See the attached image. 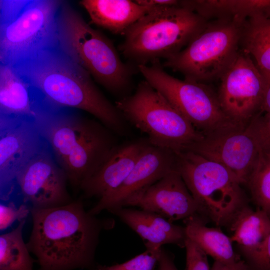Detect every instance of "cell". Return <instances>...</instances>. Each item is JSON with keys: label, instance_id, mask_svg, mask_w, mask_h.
I'll list each match as a JSON object with an SVG mask.
<instances>
[{"label": "cell", "instance_id": "obj_9", "mask_svg": "<svg viewBox=\"0 0 270 270\" xmlns=\"http://www.w3.org/2000/svg\"><path fill=\"white\" fill-rule=\"evenodd\" d=\"M144 80L160 92L200 132L215 134L244 126L224 112L218 95L204 83L178 79L167 73L160 61L138 66Z\"/></svg>", "mask_w": 270, "mask_h": 270}, {"label": "cell", "instance_id": "obj_26", "mask_svg": "<svg viewBox=\"0 0 270 270\" xmlns=\"http://www.w3.org/2000/svg\"><path fill=\"white\" fill-rule=\"evenodd\" d=\"M246 184L259 208L270 217V150L260 149Z\"/></svg>", "mask_w": 270, "mask_h": 270}, {"label": "cell", "instance_id": "obj_29", "mask_svg": "<svg viewBox=\"0 0 270 270\" xmlns=\"http://www.w3.org/2000/svg\"><path fill=\"white\" fill-rule=\"evenodd\" d=\"M260 149L270 150V112L256 114L249 122Z\"/></svg>", "mask_w": 270, "mask_h": 270}, {"label": "cell", "instance_id": "obj_19", "mask_svg": "<svg viewBox=\"0 0 270 270\" xmlns=\"http://www.w3.org/2000/svg\"><path fill=\"white\" fill-rule=\"evenodd\" d=\"M91 22L116 34L124 35L140 18L156 7L141 5L136 0H83Z\"/></svg>", "mask_w": 270, "mask_h": 270}, {"label": "cell", "instance_id": "obj_14", "mask_svg": "<svg viewBox=\"0 0 270 270\" xmlns=\"http://www.w3.org/2000/svg\"><path fill=\"white\" fill-rule=\"evenodd\" d=\"M186 150L220 164L241 184H246L260 148L248 123L230 130L203 134Z\"/></svg>", "mask_w": 270, "mask_h": 270}, {"label": "cell", "instance_id": "obj_17", "mask_svg": "<svg viewBox=\"0 0 270 270\" xmlns=\"http://www.w3.org/2000/svg\"><path fill=\"white\" fill-rule=\"evenodd\" d=\"M149 144L138 140L118 144L97 170L81 186L86 196L102 200L111 195L127 178Z\"/></svg>", "mask_w": 270, "mask_h": 270}, {"label": "cell", "instance_id": "obj_4", "mask_svg": "<svg viewBox=\"0 0 270 270\" xmlns=\"http://www.w3.org/2000/svg\"><path fill=\"white\" fill-rule=\"evenodd\" d=\"M208 22L180 0L156 7L128 29L119 50L136 67L166 60L184 48Z\"/></svg>", "mask_w": 270, "mask_h": 270}, {"label": "cell", "instance_id": "obj_13", "mask_svg": "<svg viewBox=\"0 0 270 270\" xmlns=\"http://www.w3.org/2000/svg\"><path fill=\"white\" fill-rule=\"evenodd\" d=\"M68 182L46 142L16 178L18 188L30 209L52 208L71 202Z\"/></svg>", "mask_w": 270, "mask_h": 270}, {"label": "cell", "instance_id": "obj_15", "mask_svg": "<svg viewBox=\"0 0 270 270\" xmlns=\"http://www.w3.org/2000/svg\"><path fill=\"white\" fill-rule=\"evenodd\" d=\"M175 167L174 152L148 144L120 186L108 197L98 201L88 212L96 216L104 210L112 212L116 209L124 207L130 200Z\"/></svg>", "mask_w": 270, "mask_h": 270}, {"label": "cell", "instance_id": "obj_12", "mask_svg": "<svg viewBox=\"0 0 270 270\" xmlns=\"http://www.w3.org/2000/svg\"><path fill=\"white\" fill-rule=\"evenodd\" d=\"M45 144L34 116L0 115V198L16 188L20 170Z\"/></svg>", "mask_w": 270, "mask_h": 270}, {"label": "cell", "instance_id": "obj_7", "mask_svg": "<svg viewBox=\"0 0 270 270\" xmlns=\"http://www.w3.org/2000/svg\"><path fill=\"white\" fill-rule=\"evenodd\" d=\"M176 166L197 204L198 214L217 226L231 222L246 206L241 184L226 168L190 150L175 152Z\"/></svg>", "mask_w": 270, "mask_h": 270}, {"label": "cell", "instance_id": "obj_23", "mask_svg": "<svg viewBox=\"0 0 270 270\" xmlns=\"http://www.w3.org/2000/svg\"><path fill=\"white\" fill-rule=\"evenodd\" d=\"M230 236L247 256L270 234V217L260 208L254 210L246 206L232 221Z\"/></svg>", "mask_w": 270, "mask_h": 270}, {"label": "cell", "instance_id": "obj_1", "mask_svg": "<svg viewBox=\"0 0 270 270\" xmlns=\"http://www.w3.org/2000/svg\"><path fill=\"white\" fill-rule=\"evenodd\" d=\"M12 66L42 102L55 107L85 111L117 134L126 121L94 84L90 74L58 45L38 52Z\"/></svg>", "mask_w": 270, "mask_h": 270}, {"label": "cell", "instance_id": "obj_3", "mask_svg": "<svg viewBox=\"0 0 270 270\" xmlns=\"http://www.w3.org/2000/svg\"><path fill=\"white\" fill-rule=\"evenodd\" d=\"M76 110L40 102L34 116L68 182L73 188L80 189L118 144L114 132Z\"/></svg>", "mask_w": 270, "mask_h": 270}, {"label": "cell", "instance_id": "obj_34", "mask_svg": "<svg viewBox=\"0 0 270 270\" xmlns=\"http://www.w3.org/2000/svg\"><path fill=\"white\" fill-rule=\"evenodd\" d=\"M264 76L265 80V87L260 111L264 112H270V76L264 75Z\"/></svg>", "mask_w": 270, "mask_h": 270}, {"label": "cell", "instance_id": "obj_33", "mask_svg": "<svg viewBox=\"0 0 270 270\" xmlns=\"http://www.w3.org/2000/svg\"><path fill=\"white\" fill-rule=\"evenodd\" d=\"M210 270H249V268L244 262L240 260L229 263L214 260Z\"/></svg>", "mask_w": 270, "mask_h": 270}, {"label": "cell", "instance_id": "obj_31", "mask_svg": "<svg viewBox=\"0 0 270 270\" xmlns=\"http://www.w3.org/2000/svg\"><path fill=\"white\" fill-rule=\"evenodd\" d=\"M246 257L254 270H270V234Z\"/></svg>", "mask_w": 270, "mask_h": 270}, {"label": "cell", "instance_id": "obj_28", "mask_svg": "<svg viewBox=\"0 0 270 270\" xmlns=\"http://www.w3.org/2000/svg\"><path fill=\"white\" fill-rule=\"evenodd\" d=\"M161 248L146 249L143 253L124 262L110 266L100 265L96 270H154Z\"/></svg>", "mask_w": 270, "mask_h": 270}, {"label": "cell", "instance_id": "obj_32", "mask_svg": "<svg viewBox=\"0 0 270 270\" xmlns=\"http://www.w3.org/2000/svg\"><path fill=\"white\" fill-rule=\"evenodd\" d=\"M158 264V270H178L174 263L173 256L162 247L160 252Z\"/></svg>", "mask_w": 270, "mask_h": 270}, {"label": "cell", "instance_id": "obj_20", "mask_svg": "<svg viewBox=\"0 0 270 270\" xmlns=\"http://www.w3.org/2000/svg\"><path fill=\"white\" fill-rule=\"evenodd\" d=\"M36 96L32 86L7 64L0 65V115L34 116Z\"/></svg>", "mask_w": 270, "mask_h": 270}, {"label": "cell", "instance_id": "obj_10", "mask_svg": "<svg viewBox=\"0 0 270 270\" xmlns=\"http://www.w3.org/2000/svg\"><path fill=\"white\" fill-rule=\"evenodd\" d=\"M62 1L28 0L10 18L0 22V63L13 64L58 45V14Z\"/></svg>", "mask_w": 270, "mask_h": 270}, {"label": "cell", "instance_id": "obj_2", "mask_svg": "<svg viewBox=\"0 0 270 270\" xmlns=\"http://www.w3.org/2000/svg\"><path fill=\"white\" fill-rule=\"evenodd\" d=\"M32 228L27 247L40 270L90 268L102 230L114 226L86 212L81 200L60 206L30 209Z\"/></svg>", "mask_w": 270, "mask_h": 270}, {"label": "cell", "instance_id": "obj_8", "mask_svg": "<svg viewBox=\"0 0 270 270\" xmlns=\"http://www.w3.org/2000/svg\"><path fill=\"white\" fill-rule=\"evenodd\" d=\"M246 20H208L204 28L182 50L165 60L163 66L184 78L204 83L220 78L240 48Z\"/></svg>", "mask_w": 270, "mask_h": 270}, {"label": "cell", "instance_id": "obj_5", "mask_svg": "<svg viewBox=\"0 0 270 270\" xmlns=\"http://www.w3.org/2000/svg\"><path fill=\"white\" fill-rule=\"evenodd\" d=\"M58 46L108 90L122 86L131 68L121 60L112 42L92 28L68 3L58 14Z\"/></svg>", "mask_w": 270, "mask_h": 270}, {"label": "cell", "instance_id": "obj_11", "mask_svg": "<svg viewBox=\"0 0 270 270\" xmlns=\"http://www.w3.org/2000/svg\"><path fill=\"white\" fill-rule=\"evenodd\" d=\"M218 98L224 114L246 125L260 110L265 80L250 56L240 48L220 78Z\"/></svg>", "mask_w": 270, "mask_h": 270}, {"label": "cell", "instance_id": "obj_24", "mask_svg": "<svg viewBox=\"0 0 270 270\" xmlns=\"http://www.w3.org/2000/svg\"><path fill=\"white\" fill-rule=\"evenodd\" d=\"M240 48L250 56L264 76H270V14L252 16L246 21Z\"/></svg>", "mask_w": 270, "mask_h": 270}, {"label": "cell", "instance_id": "obj_30", "mask_svg": "<svg viewBox=\"0 0 270 270\" xmlns=\"http://www.w3.org/2000/svg\"><path fill=\"white\" fill-rule=\"evenodd\" d=\"M186 270H210L207 254L193 241L187 238Z\"/></svg>", "mask_w": 270, "mask_h": 270}, {"label": "cell", "instance_id": "obj_25", "mask_svg": "<svg viewBox=\"0 0 270 270\" xmlns=\"http://www.w3.org/2000/svg\"><path fill=\"white\" fill-rule=\"evenodd\" d=\"M26 220L0 236V270H33L34 260L22 236Z\"/></svg>", "mask_w": 270, "mask_h": 270}, {"label": "cell", "instance_id": "obj_22", "mask_svg": "<svg viewBox=\"0 0 270 270\" xmlns=\"http://www.w3.org/2000/svg\"><path fill=\"white\" fill-rule=\"evenodd\" d=\"M184 222L187 238L214 260L229 263L239 260L234 252L230 236L220 228L206 226L198 214Z\"/></svg>", "mask_w": 270, "mask_h": 270}, {"label": "cell", "instance_id": "obj_6", "mask_svg": "<svg viewBox=\"0 0 270 270\" xmlns=\"http://www.w3.org/2000/svg\"><path fill=\"white\" fill-rule=\"evenodd\" d=\"M115 105L126 120L145 134L153 146L176 152L186 150L203 136L145 80Z\"/></svg>", "mask_w": 270, "mask_h": 270}, {"label": "cell", "instance_id": "obj_27", "mask_svg": "<svg viewBox=\"0 0 270 270\" xmlns=\"http://www.w3.org/2000/svg\"><path fill=\"white\" fill-rule=\"evenodd\" d=\"M29 214L30 208L20 193L14 194L6 200H0V231L6 230L16 221L26 220Z\"/></svg>", "mask_w": 270, "mask_h": 270}, {"label": "cell", "instance_id": "obj_18", "mask_svg": "<svg viewBox=\"0 0 270 270\" xmlns=\"http://www.w3.org/2000/svg\"><path fill=\"white\" fill-rule=\"evenodd\" d=\"M111 213L140 236L146 249L159 250L166 244L185 246L187 236L184 226L174 224L158 214L126 207Z\"/></svg>", "mask_w": 270, "mask_h": 270}, {"label": "cell", "instance_id": "obj_35", "mask_svg": "<svg viewBox=\"0 0 270 270\" xmlns=\"http://www.w3.org/2000/svg\"><path fill=\"white\" fill-rule=\"evenodd\" d=\"M136 2L141 5L150 7L175 5L180 2V0H137Z\"/></svg>", "mask_w": 270, "mask_h": 270}, {"label": "cell", "instance_id": "obj_21", "mask_svg": "<svg viewBox=\"0 0 270 270\" xmlns=\"http://www.w3.org/2000/svg\"><path fill=\"white\" fill-rule=\"evenodd\" d=\"M182 4L207 20H246L252 16L270 14V0H182Z\"/></svg>", "mask_w": 270, "mask_h": 270}, {"label": "cell", "instance_id": "obj_16", "mask_svg": "<svg viewBox=\"0 0 270 270\" xmlns=\"http://www.w3.org/2000/svg\"><path fill=\"white\" fill-rule=\"evenodd\" d=\"M132 206L174 222L196 215V202L176 167L146 190L130 200Z\"/></svg>", "mask_w": 270, "mask_h": 270}]
</instances>
